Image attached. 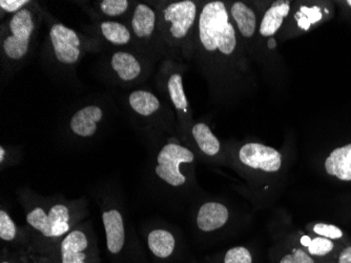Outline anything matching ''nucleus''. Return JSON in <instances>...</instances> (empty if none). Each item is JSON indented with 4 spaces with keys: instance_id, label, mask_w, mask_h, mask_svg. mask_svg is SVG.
<instances>
[{
    "instance_id": "f257e3e1",
    "label": "nucleus",
    "mask_w": 351,
    "mask_h": 263,
    "mask_svg": "<svg viewBox=\"0 0 351 263\" xmlns=\"http://www.w3.org/2000/svg\"><path fill=\"white\" fill-rule=\"evenodd\" d=\"M191 60L196 61L217 96H228L241 84L246 69L244 45L232 25L226 1L202 3Z\"/></svg>"
},
{
    "instance_id": "f03ea898",
    "label": "nucleus",
    "mask_w": 351,
    "mask_h": 263,
    "mask_svg": "<svg viewBox=\"0 0 351 263\" xmlns=\"http://www.w3.org/2000/svg\"><path fill=\"white\" fill-rule=\"evenodd\" d=\"M16 194L31 233L32 255H45L52 251L90 215L84 197L69 199L62 195L43 196L29 187H21Z\"/></svg>"
},
{
    "instance_id": "7ed1b4c3",
    "label": "nucleus",
    "mask_w": 351,
    "mask_h": 263,
    "mask_svg": "<svg viewBox=\"0 0 351 263\" xmlns=\"http://www.w3.org/2000/svg\"><path fill=\"white\" fill-rule=\"evenodd\" d=\"M47 14L38 3L33 1L19 13L1 19L0 53L3 78L17 72L29 60Z\"/></svg>"
},
{
    "instance_id": "20e7f679",
    "label": "nucleus",
    "mask_w": 351,
    "mask_h": 263,
    "mask_svg": "<svg viewBox=\"0 0 351 263\" xmlns=\"http://www.w3.org/2000/svg\"><path fill=\"white\" fill-rule=\"evenodd\" d=\"M47 35L43 41L40 58L43 65L57 77H72L77 65L86 55L99 52L102 41L88 36L52 19L47 14Z\"/></svg>"
},
{
    "instance_id": "39448f33",
    "label": "nucleus",
    "mask_w": 351,
    "mask_h": 263,
    "mask_svg": "<svg viewBox=\"0 0 351 263\" xmlns=\"http://www.w3.org/2000/svg\"><path fill=\"white\" fill-rule=\"evenodd\" d=\"M156 7V5H155ZM202 3L194 0L171 1L161 5L159 30L163 54L173 58L191 60L193 41Z\"/></svg>"
},
{
    "instance_id": "423d86ee",
    "label": "nucleus",
    "mask_w": 351,
    "mask_h": 263,
    "mask_svg": "<svg viewBox=\"0 0 351 263\" xmlns=\"http://www.w3.org/2000/svg\"><path fill=\"white\" fill-rule=\"evenodd\" d=\"M101 211L106 251L112 263H143L141 243L126 219L124 205L110 193L96 197Z\"/></svg>"
},
{
    "instance_id": "0eeeda50",
    "label": "nucleus",
    "mask_w": 351,
    "mask_h": 263,
    "mask_svg": "<svg viewBox=\"0 0 351 263\" xmlns=\"http://www.w3.org/2000/svg\"><path fill=\"white\" fill-rule=\"evenodd\" d=\"M29 263H100L97 236L92 221L79 223L50 252L29 255Z\"/></svg>"
},
{
    "instance_id": "6e6552de",
    "label": "nucleus",
    "mask_w": 351,
    "mask_h": 263,
    "mask_svg": "<svg viewBox=\"0 0 351 263\" xmlns=\"http://www.w3.org/2000/svg\"><path fill=\"white\" fill-rule=\"evenodd\" d=\"M126 23L131 29L137 52L151 60H155L163 54L159 30V12L155 5L136 3Z\"/></svg>"
},
{
    "instance_id": "1a4fd4ad",
    "label": "nucleus",
    "mask_w": 351,
    "mask_h": 263,
    "mask_svg": "<svg viewBox=\"0 0 351 263\" xmlns=\"http://www.w3.org/2000/svg\"><path fill=\"white\" fill-rule=\"evenodd\" d=\"M194 152L178 142H167L158 150L154 160L153 174L160 183L173 189L183 187L187 177L181 167L194 163Z\"/></svg>"
},
{
    "instance_id": "9d476101",
    "label": "nucleus",
    "mask_w": 351,
    "mask_h": 263,
    "mask_svg": "<svg viewBox=\"0 0 351 263\" xmlns=\"http://www.w3.org/2000/svg\"><path fill=\"white\" fill-rule=\"evenodd\" d=\"M151 62L153 60L137 51L117 49L106 60V73L120 86H134L149 76Z\"/></svg>"
},
{
    "instance_id": "9b49d317",
    "label": "nucleus",
    "mask_w": 351,
    "mask_h": 263,
    "mask_svg": "<svg viewBox=\"0 0 351 263\" xmlns=\"http://www.w3.org/2000/svg\"><path fill=\"white\" fill-rule=\"evenodd\" d=\"M159 80L161 81L171 106L175 108L181 130L187 133L191 126V110L185 95L182 71L176 67L173 61H165L161 67Z\"/></svg>"
},
{
    "instance_id": "f8f14e48",
    "label": "nucleus",
    "mask_w": 351,
    "mask_h": 263,
    "mask_svg": "<svg viewBox=\"0 0 351 263\" xmlns=\"http://www.w3.org/2000/svg\"><path fill=\"white\" fill-rule=\"evenodd\" d=\"M106 118V111L99 104H88L75 111L66 124V132L72 139L90 140L99 133Z\"/></svg>"
},
{
    "instance_id": "ddd939ff",
    "label": "nucleus",
    "mask_w": 351,
    "mask_h": 263,
    "mask_svg": "<svg viewBox=\"0 0 351 263\" xmlns=\"http://www.w3.org/2000/svg\"><path fill=\"white\" fill-rule=\"evenodd\" d=\"M238 159L244 167L266 173H276L282 167L281 153L271 146L259 142H248L240 146Z\"/></svg>"
},
{
    "instance_id": "4468645a",
    "label": "nucleus",
    "mask_w": 351,
    "mask_h": 263,
    "mask_svg": "<svg viewBox=\"0 0 351 263\" xmlns=\"http://www.w3.org/2000/svg\"><path fill=\"white\" fill-rule=\"evenodd\" d=\"M0 240L3 248L21 252L23 254L32 255V237L27 225H17L12 218L9 211L5 207L0 209Z\"/></svg>"
},
{
    "instance_id": "2eb2a0df",
    "label": "nucleus",
    "mask_w": 351,
    "mask_h": 263,
    "mask_svg": "<svg viewBox=\"0 0 351 263\" xmlns=\"http://www.w3.org/2000/svg\"><path fill=\"white\" fill-rule=\"evenodd\" d=\"M93 31L95 32V36L102 43L104 41L117 49L136 51L133 34L125 21L96 19Z\"/></svg>"
},
{
    "instance_id": "dca6fc26",
    "label": "nucleus",
    "mask_w": 351,
    "mask_h": 263,
    "mask_svg": "<svg viewBox=\"0 0 351 263\" xmlns=\"http://www.w3.org/2000/svg\"><path fill=\"white\" fill-rule=\"evenodd\" d=\"M126 104L137 119L149 122L160 114L162 104L157 95L152 91L138 89L130 92L126 97Z\"/></svg>"
},
{
    "instance_id": "f3484780",
    "label": "nucleus",
    "mask_w": 351,
    "mask_h": 263,
    "mask_svg": "<svg viewBox=\"0 0 351 263\" xmlns=\"http://www.w3.org/2000/svg\"><path fill=\"white\" fill-rule=\"evenodd\" d=\"M230 217V209L224 203L207 201L197 211V227L203 233L216 232L228 225Z\"/></svg>"
},
{
    "instance_id": "a211bd4d",
    "label": "nucleus",
    "mask_w": 351,
    "mask_h": 263,
    "mask_svg": "<svg viewBox=\"0 0 351 263\" xmlns=\"http://www.w3.org/2000/svg\"><path fill=\"white\" fill-rule=\"evenodd\" d=\"M232 25L242 43L254 38L258 30L257 14L244 1L226 3Z\"/></svg>"
},
{
    "instance_id": "6ab92c4d",
    "label": "nucleus",
    "mask_w": 351,
    "mask_h": 263,
    "mask_svg": "<svg viewBox=\"0 0 351 263\" xmlns=\"http://www.w3.org/2000/svg\"><path fill=\"white\" fill-rule=\"evenodd\" d=\"M145 243L152 256L159 260H167L175 253V235L163 227H152L145 232Z\"/></svg>"
},
{
    "instance_id": "aec40b11",
    "label": "nucleus",
    "mask_w": 351,
    "mask_h": 263,
    "mask_svg": "<svg viewBox=\"0 0 351 263\" xmlns=\"http://www.w3.org/2000/svg\"><path fill=\"white\" fill-rule=\"evenodd\" d=\"M187 133L189 134L201 154L210 158L218 157L220 155L222 150L220 140L213 133L208 124L205 122L191 124Z\"/></svg>"
},
{
    "instance_id": "412c9836",
    "label": "nucleus",
    "mask_w": 351,
    "mask_h": 263,
    "mask_svg": "<svg viewBox=\"0 0 351 263\" xmlns=\"http://www.w3.org/2000/svg\"><path fill=\"white\" fill-rule=\"evenodd\" d=\"M291 8V1H284V0L276 1L270 5L262 17L259 27L260 36L263 38H269L277 34L278 31L283 25L286 17L289 16Z\"/></svg>"
},
{
    "instance_id": "4be33fe9",
    "label": "nucleus",
    "mask_w": 351,
    "mask_h": 263,
    "mask_svg": "<svg viewBox=\"0 0 351 263\" xmlns=\"http://www.w3.org/2000/svg\"><path fill=\"white\" fill-rule=\"evenodd\" d=\"M328 175L341 181H351V144L333 150L324 162Z\"/></svg>"
},
{
    "instance_id": "5701e85b",
    "label": "nucleus",
    "mask_w": 351,
    "mask_h": 263,
    "mask_svg": "<svg viewBox=\"0 0 351 263\" xmlns=\"http://www.w3.org/2000/svg\"><path fill=\"white\" fill-rule=\"evenodd\" d=\"M136 3L130 0H99L94 3L92 13L100 21H125L129 19ZM96 17V19H97Z\"/></svg>"
},
{
    "instance_id": "b1692460",
    "label": "nucleus",
    "mask_w": 351,
    "mask_h": 263,
    "mask_svg": "<svg viewBox=\"0 0 351 263\" xmlns=\"http://www.w3.org/2000/svg\"><path fill=\"white\" fill-rule=\"evenodd\" d=\"M23 158L21 150L13 146H0V169L3 171L8 168L19 164Z\"/></svg>"
},
{
    "instance_id": "393cba45",
    "label": "nucleus",
    "mask_w": 351,
    "mask_h": 263,
    "mask_svg": "<svg viewBox=\"0 0 351 263\" xmlns=\"http://www.w3.org/2000/svg\"><path fill=\"white\" fill-rule=\"evenodd\" d=\"M309 255L311 256L323 257L330 254L335 250V242L328 238L317 236L311 238V243L307 247Z\"/></svg>"
},
{
    "instance_id": "a878e982",
    "label": "nucleus",
    "mask_w": 351,
    "mask_h": 263,
    "mask_svg": "<svg viewBox=\"0 0 351 263\" xmlns=\"http://www.w3.org/2000/svg\"><path fill=\"white\" fill-rule=\"evenodd\" d=\"M223 263H252V254L244 247H234L226 253Z\"/></svg>"
},
{
    "instance_id": "bb28decb",
    "label": "nucleus",
    "mask_w": 351,
    "mask_h": 263,
    "mask_svg": "<svg viewBox=\"0 0 351 263\" xmlns=\"http://www.w3.org/2000/svg\"><path fill=\"white\" fill-rule=\"evenodd\" d=\"M322 19V14L317 8H302L298 14V25L302 29H308L311 23Z\"/></svg>"
},
{
    "instance_id": "cd10ccee",
    "label": "nucleus",
    "mask_w": 351,
    "mask_h": 263,
    "mask_svg": "<svg viewBox=\"0 0 351 263\" xmlns=\"http://www.w3.org/2000/svg\"><path fill=\"white\" fill-rule=\"evenodd\" d=\"M33 1L31 0H1L0 1V11H1V19L5 15L11 16L19 13L25 8L29 7Z\"/></svg>"
},
{
    "instance_id": "c85d7f7f",
    "label": "nucleus",
    "mask_w": 351,
    "mask_h": 263,
    "mask_svg": "<svg viewBox=\"0 0 351 263\" xmlns=\"http://www.w3.org/2000/svg\"><path fill=\"white\" fill-rule=\"evenodd\" d=\"M313 231L317 236L324 237L330 240H339V239L343 238V235H344L342 229L337 225L322 222L315 225Z\"/></svg>"
},
{
    "instance_id": "c756f323",
    "label": "nucleus",
    "mask_w": 351,
    "mask_h": 263,
    "mask_svg": "<svg viewBox=\"0 0 351 263\" xmlns=\"http://www.w3.org/2000/svg\"><path fill=\"white\" fill-rule=\"evenodd\" d=\"M0 263H29V256L3 247L0 252Z\"/></svg>"
},
{
    "instance_id": "7c9ffc66",
    "label": "nucleus",
    "mask_w": 351,
    "mask_h": 263,
    "mask_svg": "<svg viewBox=\"0 0 351 263\" xmlns=\"http://www.w3.org/2000/svg\"><path fill=\"white\" fill-rule=\"evenodd\" d=\"M280 263H315L313 257L309 256L302 249H295L291 254L286 255Z\"/></svg>"
},
{
    "instance_id": "2f4dec72",
    "label": "nucleus",
    "mask_w": 351,
    "mask_h": 263,
    "mask_svg": "<svg viewBox=\"0 0 351 263\" xmlns=\"http://www.w3.org/2000/svg\"><path fill=\"white\" fill-rule=\"evenodd\" d=\"M338 263H351V247H347L340 253Z\"/></svg>"
},
{
    "instance_id": "473e14b6",
    "label": "nucleus",
    "mask_w": 351,
    "mask_h": 263,
    "mask_svg": "<svg viewBox=\"0 0 351 263\" xmlns=\"http://www.w3.org/2000/svg\"><path fill=\"white\" fill-rule=\"evenodd\" d=\"M311 238L309 236H303L301 238V243L303 247L307 248L308 247L309 243H311Z\"/></svg>"
},
{
    "instance_id": "72a5a7b5",
    "label": "nucleus",
    "mask_w": 351,
    "mask_h": 263,
    "mask_svg": "<svg viewBox=\"0 0 351 263\" xmlns=\"http://www.w3.org/2000/svg\"><path fill=\"white\" fill-rule=\"evenodd\" d=\"M347 5H349V7H351V0H348V1H346Z\"/></svg>"
}]
</instances>
